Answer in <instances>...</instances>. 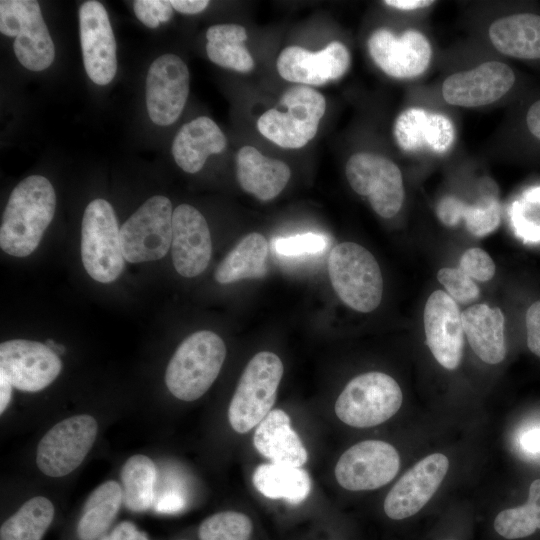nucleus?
Wrapping results in <instances>:
<instances>
[{
	"label": "nucleus",
	"mask_w": 540,
	"mask_h": 540,
	"mask_svg": "<svg viewBox=\"0 0 540 540\" xmlns=\"http://www.w3.org/2000/svg\"><path fill=\"white\" fill-rule=\"evenodd\" d=\"M528 198L534 201H540V189H535L529 192Z\"/></svg>",
	"instance_id": "nucleus-52"
},
{
	"label": "nucleus",
	"mask_w": 540,
	"mask_h": 540,
	"mask_svg": "<svg viewBox=\"0 0 540 540\" xmlns=\"http://www.w3.org/2000/svg\"><path fill=\"white\" fill-rule=\"evenodd\" d=\"M97 431V421L88 414L75 415L58 422L37 446V467L49 477H63L71 473L91 450Z\"/></svg>",
	"instance_id": "nucleus-10"
},
{
	"label": "nucleus",
	"mask_w": 540,
	"mask_h": 540,
	"mask_svg": "<svg viewBox=\"0 0 540 540\" xmlns=\"http://www.w3.org/2000/svg\"><path fill=\"white\" fill-rule=\"evenodd\" d=\"M252 482L255 488L270 499H284L296 505L311 491V478L306 470L283 464L265 463L256 467Z\"/></svg>",
	"instance_id": "nucleus-29"
},
{
	"label": "nucleus",
	"mask_w": 540,
	"mask_h": 540,
	"mask_svg": "<svg viewBox=\"0 0 540 540\" xmlns=\"http://www.w3.org/2000/svg\"><path fill=\"white\" fill-rule=\"evenodd\" d=\"M81 257L88 275L100 283L113 282L123 271L120 228L113 207L104 199H94L84 211Z\"/></svg>",
	"instance_id": "nucleus-7"
},
{
	"label": "nucleus",
	"mask_w": 540,
	"mask_h": 540,
	"mask_svg": "<svg viewBox=\"0 0 540 540\" xmlns=\"http://www.w3.org/2000/svg\"><path fill=\"white\" fill-rule=\"evenodd\" d=\"M236 176L244 191L268 201L285 188L291 171L285 162L266 157L253 146H244L236 155Z\"/></svg>",
	"instance_id": "nucleus-24"
},
{
	"label": "nucleus",
	"mask_w": 540,
	"mask_h": 540,
	"mask_svg": "<svg viewBox=\"0 0 540 540\" xmlns=\"http://www.w3.org/2000/svg\"><path fill=\"white\" fill-rule=\"evenodd\" d=\"M83 64L97 85L109 84L117 71L116 40L103 4L90 0L78 12Z\"/></svg>",
	"instance_id": "nucleus-15"
},
{
	"label": "nucleus",
	"mask_w": 540,
	"mask_h": 540,
	"mask_svg": "<svg viewBox=\"0 0 540 540\" xmlns=\"http://www.w3.org/2000/svg\"><path fill=\"white\" fill-rule=\"evenodd\" d=\"M206 52L213 63L223 68L246 73L254 67V60L243 43L207 42Z\"/></svg>",
	"instance_id": "nucleus-36"
},
{
	"label": "nucleus",
	"mask_w": 540,
	"mask_h": 540,
	"mask_svg": "<svg viewBox=\"0 0 540 540\" xmlns=\"http://www.w3.org/2000/svg\"><path fill=\"white\" fill-rule=\"evenodd\" d=\"M99 540H149L148 535L139 530L136 525L130 521H122L114 529L104 534Z\"/></svg>",
	"instance_id": "nucleus-42"
},
{
	"label": "nucleus",
	"mask_w": 540,
	"mask_h": 540,
	"mask_svg": "<svg viewBox=\"0 0 540 540\" xmlns=\"http://www.w3.org/2000/svg\"><path fill=\"white\" fill-rule=\"evenodd\" d=\"M181 540H185V539H181Z\"/></svg>",
	"instance_id": "nucleus-54"
},
{
	"label": "nucleus",
	"mask_w": 540,
	"mask_h": 540,
	"mask_svg": "<svg viewBox=\"0 0 540 540\" xmlns=\"http://www.w3.org/2000/svg\"><path fill=\"white\" fill-rule=\"evenodd\" d=\"M437 279L456 302L467 304L479 297L478 286L460 268H442L437 273Z\"/></svg>",
	"instance_id": "nucleus-37"
},
{
	"label": "nucleus",
	"mask_w": 540,
	"mask_h": 540,
	"mask_svg": "<svg viewBox=\"0 0 540 540\" xmlns=\"http://www.w3.org/2000/svg\"><path fill=\"white\" fill-rule=\"evenodd\" d=\"M172 204L161 195L146 200L121 226L123 256L130 263L163 258L172 243Z\"/></svg>",
	"instance_id": "nucleus-9"
},
{
	"label": "nucleus",
	"mask_w": 540,
	"mask_h": 540,
	"mask_svg": "<svg viewBox=\"0 0 540 540\" xmlns=\"http://www.w3.org/2000/svg\"><path fill=\"white\" fill-rule=\"evenodd\" d=\"M394 136L398 146L406 152L428 150L440 154L452 146L455 129L443 114L409 108L397 117Z\"/></svg>",
	"instance_id": "nucleus-22"
},
{
	"label": "nucleus",
	"mask_w": 540,
	"mask_h": 540,
	"mask_svg": "<svg viewBox=\"0 0 540 540\" xmlns=\"http://www.w3.org/2000/svg\"><path fill=\"white\" fill-rule=\"evenodd\" d=\"M154 16L160 23L168 22L173 16V7L167 0H146Z\"/></svg>",
	"instance_id": "nucleus-46"
},
{
	"label": "nucleus",
	"mask_w": 540,
	"mask_h": 540,
	"mask_svg": "<svg viewBox=\"0 0 540 540\" xmlns=\"http://www.w3.org/2000/svg\"><path fill=\"white\" fill-rule=\"evenodd\" d=\"M527 346L540 358V300L531 304L526 312Z\"/></svg>",
	"instance_id": "nucleus-41"
},
{
	"label": "nucleus",
	"mask_w": 540,
	"mask_h": 540,
	"mask_svg": "<svg viewBox=\"0 0 540 540\" xmlns=\"http://www.w3.org/2000/svg\"><path fill=\"white\" fill-rule=\"evenodd\" d=\"M403 395L399 384L383 372H367L351 379L335 402V414L345 424L368 428L397 413Z\"/></svg>",
	"instance_id": "nucleus-6"
},
{
	"label": "nucleus",
	"mask_w": 540,
	"mask_h": 540,
	"mask_svg": "<svg viewBox=\"0 0 540 540\" xmlns=\"http://www.w3.org/2000/svg\"><path fill=\"white\" fill-rule=\"evenodd\" d=\"M434 1L430 0H386L384 4L401 9V10H415L423 7L430 6Z\"/></svg>",
	"instance_id": "nucleus-49"
},
{
	"label": "nucleus",
	"mask_w": 540,
	"mask_h": 540,
	"mask_svg": "<svg viewBox=\"0 0 540 540\" xmlns=\"http://www.w3.org/2000/svg\"><path fill=\"white\" fill-rule=\"evenodd\" d=\"M227 140L218 125L201 116L184 124L172 143L176 164L187 173L198 172L211 154L221 153Z\"/></svg>",
	"instance_id": "nucleus-25"
},
{
	"label": "nucleus",
	"mask_w": 540,
	"mask_h": 540,
	"mask_svg": "<svg viewBox=\"0 0 540 540\" xmlns=\"http://www.w3.org/2000/svg\"><path fill=\"white\" fill-rule=\"evenodd\" d=\"M252 529V522L244 513L223 511L204 519L198 536L200 540H249Z\"/></svg>",
	"instance_id": "nucleus-35"
},
{
	"label": "nucleus",
	"mask_w": 540,
	"mask_h": 540,
	"mask_svg": "<svg viewBox=\"0 0 540 540\" xmlns=\"http://www.w3.org/2000/svg\"><path fill=\"white\" fill-rule=\"evenodd\" d=\"M526 123L529 131L540 139V100L534 102L528 109Z\"/></svg>",
	"instance_id": "nucleus-48"
},
{
	"label": "nucleus",
	"mask_w": 540,
	"mask_h": 540,
	"mask_svg": "<svg viewBox=\"0 0 540 540\" xmlns=\"http://www.w3.org/2000/svg\"><path fill=\"white\" fill-rule=\"evenodd\" d=\"M493 46L519 59H540V15L517 13L495 20L488 30Z\"/></svg>",
	"instance_id": "nucleus-27"
},
{
	"label": "nucleus",
	"mask_w": 540,
	"mask_h": 540,
	"mask_svg": "<svg viewBox=\"0 0 540 540\" xmlns=\"http://www.w3.org/2000/svg\"><path fill=\"white\" fill-rule=\"evenodd\" d=\"M269 245L256 232L245 235L217 266L214 278L220 284L262 278L268 271Z\"/></svg>",
	"instance_id": "nucleus-28"
},
{
	"label": "nucleus",
	"mask_w": 540,
	"mask_h": 540,
	"mask_svg": "<svg viewBox=\"0 0 540 540\" xmlns=\"http://www.w3.org/2000/svg\"><path fill=\"white\" fill-rule=\"evenodd\" d=\"M61 369L58 354L44 343L14 339L0 345V372L18 390L40 391L58 377Z\"/></svg>",
	"instance_id": "nucleus-13"
},
{
	"label": "nucleus",
	"mask_w": 540,
	"mask_h": 540,
	"mask_svg": "<svg viewBox=\"0 0 540 540\" xmlns=\"http://www.w3.org/2000/svg\"><path fill=\"white\" fill-rule=\"evenodd\" d=\"M208 42L243 43L247 39L246 29L237 24H220L211 26L206 32Z\"/></svg>",
	"instance_id": "nucleus-40"
},
{
	"label": "nucleus",
	"mask_w": 540,
	"mask_h": 540,
	"mask_svg": "<svg viewBox=\"0 0 540 540\" xmlns=\"http://www.w3.org/2000/svg\"><path fill=\"white\" fill-rule=\"evenodd\" d=\"M185 506V500L181 494L168 491L162 494L155 503V509L159 513H177Z\"/></svg>",
	"instance_id": "nucleus-43"
},
{
	"label": "nucleus",
	"mask_w": 540,
	"mask_h": 540,
	"mask_svg": "<svg viewBox=\"0 0 540 540\" xmlns=\"http://www.w3.org/2000/svg\"><path fill=\"white\" fill-rule=\"evenodd\" d=\"M332 287L341 301L351 309L368 313L382 299L383 278L375 257L353 242L336 245L328 258Z\"/></svg>",
	"instance_id": "nucleus-3"
},
{
	"label": "nucleus",
	"mask_w": 540,
	"mask_h": 540,
	"mask_svg": "<svg viewBox=\"0 0 540 540\" xmlns=\"http://www.w3.org/2000/svg\"><path fill=\"white\" fill-rule=\"evenodd\" d=\"M12 384L8 378L0 372V413L2 414L11 401Z\"/></svg>",
	"instance_id": "nucleus-50"
},
{
	"label": "nucleus",
	"mask_w": 540,
	"mask_h": 540,
	"mask_svg": "<svg viewBox=\"0 0 540 540\" xmlns=\"http://www.w3.org/2000/svg\"><path fill=\"white\" fill-rule=\"evenodd\" d=\"M55 208V191L47 178L31 175L20 181L12 190L3 213L1 249L14 257L30 255L51 223Z\"/></svg>",
	"instance_id": "nucleus-1"
},
{
	"label": "nucleus",
	"mask_w": 540,
	"mask_h": 540,
	"mask_svg": "<svg viewBox=\"0 0 540 540\" xmlns=\"http://www.w3.org/2000/svg\"><path fill=\"white\" fill-rule=\"evenodd\" d=\"M514 82V72L507 64L487 61L447 77L442 85V95L454 106L480 107L499 100Z\"/></svg>",
	"instance_id": "nucleus-19"
},
{
	"label": "nucleus",
	"mask_w": 540,
	"mask_h": 540,
	"mask_svg": "<svg viewBox=\"0 0 540 540\" xmlns=\"http://www.w3.org/2000/svg\"><path fill=\"white\" fill-rule=\"evenodd\" d=\"M459 268L472 279L488 281L495 274V264L481 248H469L461 256Z\"/></svg>",
	"instance_id": "nucleus-39"
},
{
	"label": "nucleus",
	"mask_w": 540,
	"mask_h": 540,
	"mask_svg": "<svg viewBox=\"0 0 540 540\" xmlns=\"http://www.w3.org/2000/svg\"><path fill=\"white\" fill-rule=\"evenodd\" d=\"M226 357L224 341L209 330L197 331L178 346L165 372L170 393L182 401L204 395L218 377Z\"/></svg>",
	"instance_id": "nucleus-2"
},
{
	"label": "nucleus",
	"mask_w": 540,
	"mask_h": 540,
	"mask_svg": "<svg viewBox=\"0 0 540 540\" xmlns=\"http://www.w3.org/2000/svg\"><path fill=\"white\" fill-rule=\"evenodd\" d=\"M437 216L447 226H455L464 219L468 231L477 237L494 231L501 219L500 205L493 197L467 205L456 197L446 196L437 206Z\"/></svg>",
	"instance_id": "nucleus-31"
},
{
	"label": "nucleus",
	"mask_w": 540,
	"mask_h": 540,
	"mask_svg": "<svg viewBox=\"0 0 540 540\" xmlns=\"http://www.w3.org/2000/svg\"><path fill=\"white\" fill-rule=\"evenodd\" d=\"M173 9L183 14H197L209 4L207 0H171Z\"/></svg>",
	"instance_id": "nucleus-45"
},
{
	"label": "nucleus",
	"mask_w": 540,
	"mask_h": 540,
	"mask_svg": "<svg viewBox=\"0 0 540 540\" xmlns=\"http://www.w3.org/2000/svg\"><path fill=\"white\" fill-rule=\"evenodd\" d=\"M327 245L325 236L311 232L277 238L274 242L276 252L283 256L316 254L324 251Z\"/></svg>",
	"instance_id": "nucleus-38"
},
{
	"label": "nucleus",
	"mask_w": 540,
	"mask_h": 540,
	"mask_svg": "<svg viewBox=\"0 0 540 540\" xmlns=\"http://www.w3.org/2000/svg\"><path fill=\"white\" fill-rule=\"evenodd\" d=\"M457 302L442 290L429 296L423 314L426 343L437 362L448 370L463 357L464 329Z\"/></svg>",
	"instance_id": "nucleus-17"
},
{
	"label": "nucleus",
	"mask_w": 540,
	"mask_h": 540,
	"mask_svg": "<svg viewBox=\"0 0 540 540\" xmlns=\"http://www.w3.org/2000/svg\"><path fill=\"white\" fill-rule=\"evenodd\" d=\"M464 334L485 363L498 364L506 355L505 318L500 308L475 304L462 312Z\"/></svg>",
	"instance_id": "nucleus-26"
},
{
	"label": "nucleus",
	"mask_w": 540,
	"mask_h": 540,
	"mask_svg": "<svg viewBox=\"0 0 540 540\" xmlns=\"http://www.w3.org/2000/svg\"><path fill=\"white\" fill-rule=\"evenodd\" d=\"M449 468L441 453L426 456L410 468L391 488L384 500V511L393 520L418 513L438 490Z\"/></svg>",
	"instance_id": "nucleus-18"
},
{
	"label": "nucleus",
	"mask_w": 540,
	"mask_h": 540,
	"mask_svg": "<svg viewBox=\"0 0 540 540\" xmlns=\"http://www.w3.org/2000/svg\"><path fill=\"white\" fill-rule=\"evenodd\" d=\"M446 540H453V539H446Z\"/></svg>",
	"instance_id": "nucleus-53"
},
{
	"label": "nucleus",
	"mask_w": 540,
	"mask_h": 540,
	"mask_svg": "<svg viewBox=\"0 0 540 540\" xmlns=\"http://www.w3.org/2000/svg\"><path fill=\"white\" fill-rule=\"evenodd\" d=\"M172 261L183 277L200 275L212 255L210 230L204 216L189 204H180L172 217Z\"/></svg>",
	"instance_id": "nucleus-21"
},
{
	"label": "nucleus",
	"mask_w": 540,
	"mask_h": 540,
	"mask_svg": "<svg viewBox=\"0 0 540 540\" xmlns=\"http://www.w3.org/2000/svg\"><path fill=\"white\" fill-rule=\"evenodd\" d=\"M374 63L387 75L414 78L429 66L432 49L427 38L417 30H406L399 37L390 30H375L368 39Z\"/></svg>",
	"instance_id": "nucleus-16"
},
{
	"label": "nucleus",
	"mask_w": 540,
	"mask_h": 540,
	"mask_svg": "<svg viewBox=\"0 0 540 540\" xmlns=\"http://www.w3.org/2000/svg\"><path fill=\"white\" fill-rule=\"evenodd\" d=\"M345 173L351 188L368 198L373 210L392 218L404 201L403 178L398 166L388 158L369 152L353 154Z\"/></svg>",
	"instance_id": "nucleus-11"
},
{
	"label": "nucleus",
	"mask_w": 540,
	"mask_h": 540,
	"mask_svg": "<svg viewBox=\"0 0 540 540\" xmlns=\"http://www.w3.org/2000/svg\"><path fill=\"white\" fill-rule=\"evenodd\" d=\"M280 104L287 111L267 110L257 121L259 132L283 148L305 146L316 135L319 121L325 113L324 96L309 86L296 85L284 92Z\"/></svg>",
	"instance_id": "nucleus-5"
},
{
	"label": "nucleus",
	"mask_w": 540,
	"mask_h": 540,
	"mask_svg": "<svg viewBox=\"0 0 540 540\" xmlns=\"http://www.w3.org/2000/svg\"><path fill=\"white\" fill-rule=\"evenodd\" d=\"M189 94V70L174 54H164L150 65L146 77V106L159 126L173 124L181 115Z\"/></svg>",
	"instance_id": "nucleus-14"
},
{
	"label": "nucleus",
	"mask_w": 540,
	"mask_h": 540,
	"mask_svg": "<svg viewBox=\"0 0 540 540\" xmlns=\"http://www.w3.org/2000/svg\"><path fill=\"white\" fill-rule=\"evenodd\" d=\"M522 448L530 453H540V427L525 431L520 437Z\"/></svg>",
	"instance_id": "nucleus-47"
},
{
	"label": "nucleus",
	"mask_w": 540,
	"mask_h": 540,
	"mask_svg": "<svg viewBox=\"0 0 540 540\" xmlns=\"http://www.w3.org/2000/svg\"><path fill=\"white\" fill-rule=\"evenodd\" d=\"M495 531L503 538L514 540L532 535L540 529V479L530 487L525 504L502 510L494 520Z\"/></svg>",
	"instance_id": "nucleus-34"
},
{
	"label": "nucleus",
	"mask_w": 540,
	"mask_h": 540,
	"mask_svg": "<svg viewBox=\"0 0 540 540\" xmlns=\"http://www.w3.org/2000/svg\"><path fill=\"white\" fill-rule=\"evenodd\" d=\"M53 503L44 496L27 500L0 527V540H42L54 518Z\"/></svg>",
	"instance_id": "nucleus-32"
},
{
	"label": "nucleus",
	"mask_w": 540,
	"mask_h": 540,
	"mask_svg": "<svg viewBox=\"0 0 540 540\" xmlns=\"http://www.w3.org/2000/svg\"><path fill=\"white\" fill-rule=\"evenodd\" d=\"M154 462L143 454L126 460L121 469L123 503L133 512H142L154 504L156 482Z\"/></svg>",
	"instance_id": "nucleus-33"
},
{
	"label": "nucleus",
	"mask_w": 540,
	"mask_h": 540,
	"mask_svg": "<svg viewBox=\"0 0 540 540\" xmlns=\"http://www.w3.org/2000/svg\"><path fill=\"white\" fill-rule=\"evenodd\" d=\"M253 444L271 463L301 467L308 459L304 444L291 427L289 415L281 409L271 410L256 426Z\"/></svg>",
	"instance_id": "nucleus-23"
},
{
	"label": "nucleus",
	"mask_w": 540,
	"mask_h": 540,
	"mask_svg": "<svg viewBox=\"0 0 540 540\" xmlns=\"http://www.w3.org/2000/svg\"><path fill=\"white\" fill-rule=\"evenodd\" d=\"M133 9L136 17L147 27L157 28L160 24L154 16L146 0H136L133 2Z\"/></svg>",
	"instance_id": "nucleus-44"
},
{
	"label": "nucleus",
	"mask_w": 540,
	"mask_h": 540,
	"mask_svg": "<svg viewBox=\"0 0 540 540\" xmlns=\"http://www.w3.org/2000/svg\"><path fill=\"white\" fill-rule=\"evenodd\" d=\"M399 468L400 457L394 446L382 440H365L340 456L334 473L344 489L363 491L388 484Z\"/></svg>",
	"instance_id": "nucleus-12"
},
{
	"label": "nucleus",
	"mask_w": 540,
	"mask_h": 540,
	"mask_svg": "<svg viewBox=\"0 0 540 540\" xmlns=\"http://www.w3.org/2000/svg\"><path fill=\"white\" fill-rule=\"evenodd\" d=\"M123 502V490L109 480L92 491L76 526L79 540H99L114 521Z\"/></svg>",
	"instance_id": "nucleus-30"
},
{
	"label": "nucleus",
	"mask_w": 540,
	"mask_h": 540,
	"mask_svg": "<svg viewBox=\"0 0 540 540\" xmlns=\"http://www.w3.org/2000/svg\"><path fill=\"white\" fill-rule=\"evenodd\" d=\"M349 66V51L338 41L329 43L318 52L289 46L282 50L276 61L277 71L283 79L305 86H319L337 80Z\"/></svg>",
	"instance_id": "nucleus-20"
},
{
	"label": "nucleus",
	"mask_w": 540,
	"mask_h": 540,
	"mask_svg": "<svg viewBox=\"0 0 540 540\" xmlns=\"http://www.w3.org/2000/svg\"><path fill=\"white\" fill-rule=\"evenodd\" d=\"M0 31L15 37L13 50L18 61L28 70L47 69L55 57V48L34 0H1Z\"/></svg>",
	"instance_id": "nucleus-8"
},
{
	"label": "nucleus",
	"mask_w": 540,
	"mask_h": 540,
	"mask_svg": "<svg viewBox=\"0 0 540 540\" xmlns=\"http://www.w3.org/2000/svg\"><path fill=\"white\" fill-rule=\"evenodd\" d=\"M283 373V363L273 352L261 351L250 359L228 407V420L235 432H249L268 415Z\"/></svg>",
	"instance_id": "nucleus-4"
},
{
	"label": "nucleus",
	"mask_w": 540,
	"mask_h": 540,
	"mask_svg": "<svg viewBox=\"0 0 540 540\" xmlns=\"http://www.w3.org/2000/svg\"><path fill=\"white\" fill-rule=\"evenodd\" d=\"M45 344L50 347L56 354H63L65 352V348L63 345L56 344L51 339L47 340Z\"/></svg>",
	"instance_id": "nucleus-51"
}]
</instances>
